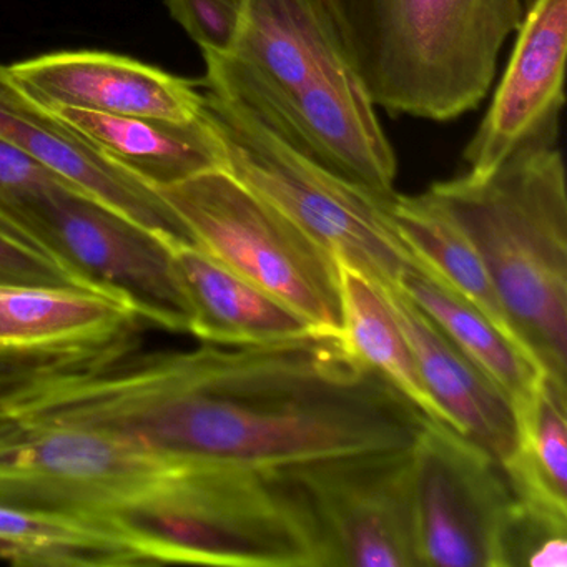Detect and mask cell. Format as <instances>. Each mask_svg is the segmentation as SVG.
<instances>
[{
  "mask_svg": "<svg viewBox=\"0 0 567 567\" xmlns=\"http://www.w3.org/2000/svg\"><path fill=\"white\" fill-rule=\"evenodd\" d=\"M426 417L334 334L171 353V466L281 471L406 450Z\"/></svg>",
  "mask_w": 567,
  "mask_h": 567,
  "instance_id": "1",
  "label": "cell"
},
{
  "mask_svg": "<svg viewBox=\"0 0 567 567\" xmlns=\"http://www.w3.org/2000/svg\"><path fill=\"white\" fill-rule=\"evenodd\" d=\"M221 58L315 161L378 197H396V154L323 0H245L237 44Z\"/></svg>",
  "mask_w": 567,
  "mask_h": 567,
  "instance_id": "2",
  "label": "cell"
},
{
  "mask_svg": "<svg viewBox=\"0 0 567 567\" xmlns=\"http://www.w3.org/2000/svg\"><path fill=\"white\" fill-rule=\"evenodd\" d=\"M198 85L225 151V172L290 218L334 260L383 288L416 264L391 217V200L334 174L291 137L257 87L221 55L202 54Z\"/></svg>",
  "mask_w": 567,
  "mask_h": 567,
  "instance_id": "3",
  "label": "cell"
},
{
  "mask_svg": "<svg viewBox=\"0 0 567 567\" xmlns=\"http://www.w3.org/2000/svg\"><path fill=\"white\" fill-rule=\"evenodd\" d=\"M374 105L390 117L451 122L496 78L523 0H323Z\"/></svg>",
  "mask_w": 567,
  "mask_h": 567,
  "instance_id": "4",
  "label": "cell"
},
{
  "mask_svg": "<svg viewBox=\"0 0 567 567\" xmlns=\"http://www.w3.org/2000/svg\"><path fill=\"white\" fill-rule=\"evenodd\" d=\"M440 198L483 258L526 347L567 381V190L557 145L523 148L486 175L436 182Z\"/></svg>",
  "mask_w": 567,
  "mask_h": 567,
  "instance_id": "5",
  "label": "cell"
},
{
  "mask_svg": "<svg viewBox=\"0 0 567 567\" xmlns=\"http://www.w3.org/2000/svg\"><path fill=\"white\" fill-rule=\"evenodd\" d=\"M105 524L152 566L327 567L310 514L280 471L174 467Z\"/></svg>",
  "mask_w": 567,
  "mask_h": 567,
  "instance_id": "6",
  "label": "cell"
},
{
  "mask_svg": "<svg viewBox=\"0 0 567 567\" xmlns=\"http://www.w3.org/2000/svg\"><path fill=\"white\" fill-rule=\"evenodd\" d=\"M8 224L16 240L48 255L81 287L124 301L165 330L190 333V305L167 238L65 182L22 195Z\"/></svg>",
  "mask_w": 567,
  "mask_h": 567,
  "instance_id": "7",
  "label": "cell"
},
{
  "mask_svg": "<svg viewBox=\"0 0 567 567\" xmlns=\"http://www.w3.org/2000/svg\"><path fill=\"white\" fill-rule=\"evenodd\" d=\"M195 245L245 280L341 337L340 271L333 255L225 171L158 188Z\"/></svg>",
  "mask_w": 567,
  "mask_h": 567,
  "instance_id": "8",
  "label": "cell"
},
{
  "mask_svg": "<svg viewBox=\"0 0 567 567\" xmlns=\"http://www.w3.org/2000/svg\"><path fill=\"white\" fill-rule=\"evenodd\" d=\"M174 467L92 431L0 411V503L105 524Z\"/></svg>",
  "mask_w": 567,
  "mask_h": 567,
  "instance_id": "9",
  "label": "cell"
},
{
  "mask_svg": "<svg viewBox=\"0 0 567 567\" xmlns=\"http://www.w3.org/2000/svg\"><path fill=\"white\" fill-rule=\"evenodd\" d=\"M411 487L420 567H503L516 496L486 451L427 420L411 444Z\"/></svg>",
  "mask_w": 567,
  "mask_h": 567,
  "instance_id": "10",
  "label": "cell"
},
{
  "mask_svg": "<svg viewBox=\"0 0 567 567\" xmlns=\"http://www.w3.org/2000/svg\"><path fill=\"white\" fill-rule=\"evenodd\" d=\"M303 501L327 567H420L411 446L281 470Z\"/></svg>",
  "mask_w": 567,
  "mask_h": 567,
  "instance_id": "11",
  "label": "cell"
},
{
  "mask_svg": "<svg viewBox=\"0 0 567 567\" xmlns=\"http://www.w3.org/2000/svg\"><path fill=\"white\" fill-rule=\"evenodd\" d=\"M493 102L464 148L473 175H486L530 147H553L566 102L567 0H533Z\"/></svg>",
  "mask_w": 567,
  "mask_h": 567,
  "instance_id": "12",
  "label": "cell"
},
{
  "mask_svg": "<svg viewBox=\"0 0 567 567\" xmlns=\"http://www.w3.org/2000/svg\"><path fill=\"white\" fill-rule=\"evenodd\" d=\"M0 138L171 244L195 245L190 231L157 188L105 157L75 128L22 91L8 65L2 64Z\"/></svg>",
  "mask_w": 567,
  "mask_h": 567,
  "instance_id": "13",
  "label": "cell"
},
{
  "mask_svg": "<svg viewBox=\"0 0 567 567\" xmlns=\"http://www.w3.org/2000/svg\"><path fill=\"white\" fill-rule=\"evenodd\" d=\"M8 68L45 107L174 122L197 121L205 111L198 82L114 52H51Z\"/></svg>",
  "mask_w": 567,
  "mask_h": 567,
  "instance_id": "14",
  "label": "cell"
},
{
  "mask_svg": "<svg viewBox=\"0 0 567 567\" xmlns=\"http://www.w3.org/2000/svg\"><path fill=\"white\" fill-rule=\"evenodd\" d=\"M138 317L82 287L0 285V361L92 357L135 340Z\"/></svg>",
  "mask_w": 567,
  "mask_h": 567,
  "instance_id": "15",
  "label": "cell"
},
{
  "mask_svg": "<svg viewBox=\"0 0 567 567\" xmlns=\"http://www.w3.org/2000/svg\"><path fill=\"white\" fill-rule=\"evenodd\" d=\"M383 290L446 423L506 466L517 437L509 398L400 288Z\"/></svg>",
  "mask_w": 567,
  "mask_h": 567,
  "instance_id": "16",
  "label": "cell"
},
{
  "mask_svg": "<svg viewBox=\"0 0 567 567\" xmlns=\"http://www.w3.org/2000/svg\"><path fill=\"white\" fill-rule=\"evenodd\" d=\"M174 257L190 305V334L198 340L227 347H255L327 334L197 245H175Z\"/></svg>",
  "mask_w": 567,
  "mask_h": 567,
  "instance_id": "17",
  "label": "cell"
},
{
  "mask_svg": "<svg viewBox=\"0 0 567 567\" xmlns=\"http://www.w3.org/2000/svg\"><path fill=\"white\" fill-rule=\"evenodd\" d=\"M99 152L154 188L225 171V151L207 109L192 122L122 117L81 109L48 107Z\"/></svg>",
  "mask_w": 567,
  "mask_h": 567,
  "instance_id": "18",
  "label": "cell"
},
{
  "mask_svg": "<svg viewBox=\"0 0 567 567\" xmlns=\"http://www.w3.org/2000/svg\"><path fill=\"white\" fill-rule=\"evenodd\" d=\"M391 217L416 264L489 318L537 363L514 327L473 241L431 188L420 195L396 194L391 200Z\"/></svg>",
  "mask_w": 567,
  "mask_h": 567,
  "instance_id": "19",
  "label": "cell"
},
{
  "mask_svg": "<svg viewBox=\"0 0 567 567\" xmlns=\"http://www.w3.org/2000/svg\"><path fill=\"white\" fill-rule=\"evenodd\" d=\"M0 560L31 567L152 566L134 540L107 524L4 503Z\"/></svg>",
  "mask_w": 567,
  "mask_h": 567,
  "instance_id": "20",
  "label": "cell"
},
{
  "mask_svg": "<svg viewBox=\"0 0 567 567\" xmlns=\"http://www.w3.org/2000/svg\"><path fill=\"white\" fill-rule=\"evenodd\" d=\"M338 271L341 338L348 350L364 367L380 374L426 420L450 426L424 384L413 348L401 330L383 288L341 261H338Z\"/></svg>",
  "mask_w": 567,
  "mask_h": 567,
  "instance_id": "21",
  "label": "cell"
},
{
  "mask_svg": "<svg viewBox=\"0 0 567 567\" xmlns=\"http://www.w3.org/2000/svg\"><path fill=\"white\" fill-rule=\"evenodd\" d=\"M398 288L506 393L513 406L529 393L540 374L546 373L489 318L427 274L420 264H411L404 270Z\"/></svg>",
  "mask_w": 567,
  "mask_h": 567,
  "instance_id": "22",
  "label": "cell"
},
{
  "mask_svg": "<svg viewBox=\"0 0 567 567\" xmlns=\"http://www.w3.org/2000/svg\"><path fill=\"white\" fill-rule=\"evenodd\" d=\"M514 413L516 447L503 467L514 496L567 517V383L540 374Z\"/></svg>",
  "mask_w": 567,
  "mask_h": 567,
  "instance_id": "23",
  "label": "cell"
},
{
  "mask_svg": "<svg viewBox=\"0 0 567 567\" xmlns=\"http://www.w3.org/2000/svg\"><path fill=\"white\" fill-rule=\"evenodd\" d=\"M567 517L517 499L503 546V567H566Z\"/></svg>",
  "mask_w": 567,
  "mask_h": 567,
  "instance_id": "24",
  "label": "cell"
},
{
  "mask_svg": "<svg viewBox=\"0 0 567 567\" xmlns=\"http://www.w3.org/2000/svg\"><path fill=\"white\" fill-rule=\"evenodd\" d=\"M171 18L202 54L230 55L240 34L245 0H164Z\"/></svg>",
  "mask_w": 567,
  "mask_h": 567,
  "instance_id": "25",
  "label": "cell"
},
{
  "mask_svg": "<svg viewBox=\"0 0 567 567\" xmlns=\"http://www.w3.org/2000/svg\"><path fill=\"white\" fill-rule=\"evenodd\" d=\"M0 285L81 287L48 255L4 234H0Z\"/></svg>",
  "mask_w": 567,
  "mask_h": 567,
  "instance_id": "26",
  "label": "cell"
},
{
  "mask_svg": "<svg viewBox=\"0 0 567 567\" xmlns=\"http://www.w3.org/2000/svg\"><path fill=\"white\" fill-rule=\"evenodd\" d=\"M58 182L64 181L0 138V234L11 237L8 214L22 195Z\"/></svg>",
  "mask_w": 567,
  "mask_h": 567,
  "instance_id": "27",
  "label": "cell"
}]
</instances>
